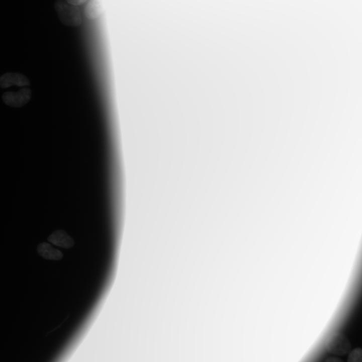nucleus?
<instances>
[{
    "label": "nucleus",
    "instance_id": "10",
    "mask_svg": "<svg viewBox=\"0 0 362 362\" xmlns=\"http://www.w3.org/2000/svg\"><path fill=\"white\" fill-rule=\"evenodd\" d=\"M325 362H343V361L338 357H330L328 358Z\"/></svg>",
    "mask_w": 362,
    "mask_h": 362
},
{
    "label": "nucleus",
    "instance_id": "2",
    "mask_svg": "<svg viewBox=\"0 0 362 362\" xmlns=\"http://www.w3.org/2000/svg\"><path fill=\"white\" fill-rule=\"evenodd\" d=\"M326 348L330 353L342 355L347 353L351 346L349 341L344 335L336 333L327 339Z\"/></svg>",
    "mask_w": 362,
    "mask_h": 362
},
{
    "label": "nucleus",
    "instance_id": "7",
    "mask_svg": "<svg viewBox=\"0 0 362 362\" xmlns=\"http://www.w3.org/2000/svg\"><path fill=\"white\" fill-rule=\"evenodd\" d=\"M37 250L40 255L47 259L60 260L63 256L61 251L46 242L40 243L37 246Z\"/></svg>",
    "mask_w": 362,
    "mask_h": 362
},
{
    "label": "nucleus",
    "instance_id": "1",
    "mask_svg": "<svg viewBox=\"0 0 362 362\" xmlns=\"http://www.w3.org/2000/svg\"><path fill=\"white\" fill-rule=\"evenodd\" d=\"M54 8L60 22L63 25L76 27L82 24L81 12L78 7L68 4L65 0H56Z\"/></svg>",
    "mask_w": 362,
    "mask_h": 362
},
{
    "label": "nucleus",
    "instance_id": "5",
    "mask_svg": "<svg viewBox=\"0 0 362 362\" xmlns=\"http://www.w3.org/2000/svg\"><path fill=\"white\" fill-rule=\"evenodd\" d=\"M105 0H90L84 8L86 19L94 20L99 18L105 10Z\"/></svg>",
    "mask_w": 362,
    "mask_h": 362
},
{
    "label": "nucleus",
    "instance_id": "8",
    "mask_svg": "<svg viewBox=\"0 0 362 362\" xmlns=\"http://www.w3.org/2000/svg\"><path fill=\"white\" fill-rule=\"evenodd\" d=\"M347 362H362V350L360 348H356L349 353Z\"/></svg>",
    "mask_w": 362,
    "mask_h": 362
},
{
    "label": "nucleus",
    "instance_id": "6",
    "mask_svg": "<svg viewBox=\"0 0 362 362\" xmlns=\"http://www.w3.org/2000/svg\"><path fill=\"white\" fill-rule=\"evenodd\" d=\"M48 240L56 246L65 248H71L74 244L73 239L62 230L53 232L48 237Z\"/></svg>",
    "mask_w": 362,
    "mask_h": 362
},
{
    "label": "nucleus",
    "instance_id": "3",
    "mask_svg": "<svg viewBox=\"0 0 362 362\" xmlns=\"http://www.w3.org/2000/svg\"><path fill=\"white\" fill-rule=\"evenodd\" d=\"M30 88H23L17 92H8L3 95V100L8 105L13 107H21L26 104L31 98Z\"/></svg>",
    "mask_w": 362,
    "mask_h": 362
},
{
    "label": "nucleus",
    "instance_id": "9",
    "mask_svg": "<svg viewBox=\"0 0 362 362\" xmlns=\"http://www.w3.org/2000/svg\"><path fill=\"white\" fill-rule=\"evenodd\" d=\"M65 1L70 5L78 7L84 4L87 0H65Z\"/></svg>",
    "mask_w": 362,
    "mask_h": 362
},
{
    "label": "nucleus",
    "instance_id": "4",
    "mask_svg": "<svg viewBox=\"0 0 362 362\" xmlns=\"http://www.w3.org/2000/svg\"><path fill=\"white\" fill-rule=\"evenodd\" d=\"M15 85L19 86L29 85L30 81L24 75L19 73L8 72L0 77V86L7 88Z\"/></svg>",
    "mask_w": 362,
    "mask_h": 362
}]
</instances>
